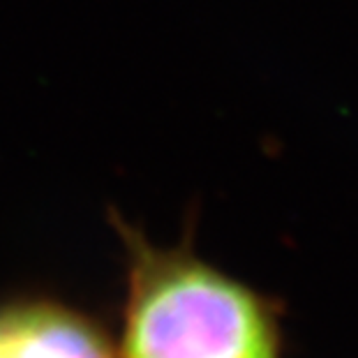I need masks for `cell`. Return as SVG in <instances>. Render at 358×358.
Returning <instances> with one entry per match:
<instances>
[{"label":"cell","instance_id":"6da1fadb","mask_svg":"<svg viewBox=\"0 0 358 358\" xmlns=\"http://www.w3.org/2000/svg\"><path fill=\"white\" fill-rule=\"evenodd\" d=\"M111 224L125 259L116 358H285V306L196 255L192 217L169 248L118 213Z\"/></svg>","mask_w":358,"mask_h":358},{"label":"cell","instance_id":"7a4b0ae2","mask_svg":"<svg viewBox=\"0 0 358 358\" xmlns=\"http://www.w3.org/2000/svg\"><path fill=\"white\" fill-rule=\"evenodd\" d=\"M0 358H116V347L83 310L26 296L0 303Z\"/></svg>","mask_w":358,"mask_h":358}]
</instances>
